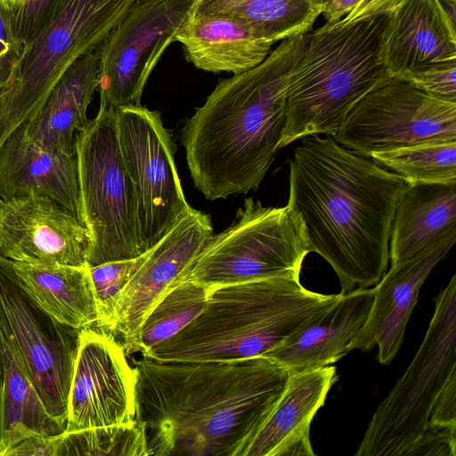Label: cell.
Here are the masks:
<instances>
[{"label": "cell", "mask_w": 456, "mask_h": 456, "mask_svg": "<svg viewBox=\"0 0 456 456\" xmlns=\"http://www.w3.org/2000/svg\"><path fill=\"white\" fill-rule=\"evenodd\" d=\"M135 420L150 455L243 456L289 377L265 356L135 362Z\"/></svg>", "instance_id": "cell-1"}, {"label": "cell", "mask_w": 456, "mask_h": 456, "mask_svg": "<svg viewBox=\"0 0 456 456\" xmlns=\"http://www.w3.org/2000/svg\"><path fill=\"white\" fill-rule=\"evenodd\" d=\"M292 153L288 205L310 251L331 265L340 293L376 284L387 267L395 208L409 183L330 135L303 137Z\"/></svg>", "instance_id": "cell-2"}, {"label": "cell", "mask_w": 456, "mask_h": 456, "mask_svg": "<svg viewBox=\"0 0 456 456\" xmlns=\"http://www.w3.org/2000/svg\"><path fill=\"white\" fill-rule=\"evenodd\" d=\"M305 35L256 67L220 80L181 130L194 186L207 200L257 190L280 150L286 94Z\"/></svg>", "instance_id": "cell-3"}, {"label": "cell", "mask_w": 456, "mask_h": 456, "mask_svg": "<svg viewBox=\"0 0 456 456\" xmlns=\"http://www.w3.org/2000/svg\"><path fill=\"white\" fill-rule=\"evenodd\" d=\"M273 278L209 289L201 313L144 357L231 362L264 356L323 314L339 298Z\"/></svg>", "instance_id": "cell-4"}, {"label": "cell", "mask_w": 456, "mask_h": 456, "mask_svg": "<svg viewBox=\"0 0 456 456\" xmlns=\"http://www.w3.org/2000/svg\"><path fill=\"white\" fill-rule=\"evenodd\" d=\"M390 12L305 33L287 90L280 149L305 136L333 135L361 99L391 78L381 57Z\"/></svg>", "instance_id": "cell-5"}, {"label": "cell", "mask_w": 456, "mask_h": 456, "mask_svg": "<svg viewBox=\"0 0 456 456\" xmlns=\"http://www.w3.org/2000/svg\"><path fill=\"white\" fill-rule=\"evenodd\" d=\"M141 0H67L27 47L10 86L0 96V148L20 126L42 110L66 70L97 50Z\"/></svg>", "instance_id": "cell-6"}, {"label": "cell", "mask_w": 456, "mask_h": 456, "mask_svg": "<svg viewBox=\"0 0 456 456\" xmlns=\"http://www.w3.org/2000/svg\"><path fill=\"white\" fill-rule=\"evenodd\" d=\"M80 222L89 234L87 265L141 256L136 198L120 153L116 110L100 103L76 134Z\"/></svg>", "instance_id": "cell-7"}, {"label": "cell", "mask_w": 456, "mask_h": 456, "mask_svg": "<svg viewBox=\"0 0 456 456\" xmlns=\"http://www.w3.org/2000/svg\"><path fill=\"white\" fill-rule=\"evenodd\" d=\"M303 224L289 206L245 199L235 222L212 235L181 281L208 289L273 278L299 279L310 253Z\"/></svg>", "instance_id": "cell-8"}, {"label": "cell", "mask_w": 456, "mask_h": 456, "mask_svg": "<svg viewBox=\"0 0 456 456\" xmlns=\"http://www.w3.org/2000/svg\"><path fill=\"white\" fill-rule=\"evenodd\" d=\"M425 338L374 411L356 456H403L427 429L434 403L456 371V275L436 297Z\"/></svg>", "instance_id": "cell-9"}, {"label": "cell", "mask_w": 456, "mask_h": 456, "mask_svg": "<svg viewBox=\"0 0 456 456\" xmlns=\"http://www.w3.org/2000/svg\"><path fill=\"white\" fill-rule=\"evenodd\" d=\"M117 134L137 205L142 253L191 208L175 163V144L159 112L129 105L116 110Z\"/></svg>", "instance_id": "cell-10"}, {"label": "cell", "mask_w": 456, "mask_h": 456, "mask_svg": "<svg viewBox=\"0 0 456 456\" xmlns=\"http://www.w3.org/2000/svg\"><path fill=\"white\" fill-rule=\"evenodd\" d=\"M0 328L15 350L50 415L65 428L80 330L42 310L17 284L0 256Z\"/></svg>", "instance_id": "cell-11"}, {"label": "cell", "mask_w": 456, "mask_h": 456, "mask_svg": "<svg viewBox=\"0 0 456 456\" xmlns=\"http://www.w3.org/2000/svg\"><path fill=\"white\" fill-rule=\"evenodd\" d=\"M331 137L367 157L429 141L456 140V102L433 98L391 77L361 99Z\"/></svg>", "instance_id": "cell-12"}, {"label": "cell", "mask_w": 456, "mask_h": 456, "mask_svg": "<svg viewBox=\"0 0 456 456\" xmlns=\"http://www.w3.org/2000/svg\"><path fill=\"white\" fill-rule=\"evenodd\" d=\"M192 0H141L98 48L100 103L140 104L148 78L186 20Z\"/></svg>", "instance_id": "cell-13"}, {"label": "cell", "mask_w": 456, "mask_h": 456, "mask_svg": "<svg viewBox=\"0 0 456 456\" xmlns=\"http://www.w3.org/2000/svg\"><path fill=\"white\" fill-rule=\"evenodd\" d=\"M210 216L191 207L149 250L122 291L110 323L111 334L126 354L137 352L141 326L154 306L180 282L213 235Z\"/></svg>", "instance_id": "cell-14"}, {"label": "cell", "mask_w": 456, "mask_h": 456, "mask_svg": "<svg viewBox=\"0 0 456 456\" xmlns=\"http://www.w3.org/2000/svg\"><path fill=\"white\" fill-rule=\"evenodd\" d=\"M126 355L107 331L80 330L65 431L135 420L136 374Z\"/></svg>", "instance_id": "cell-15"}, {"label": "cell", "mask_w": 456, "mask_h": 456, "mask_svg": "<svg viewBox=\"0 0 456 456\" xmlns=\"http://www.w3.org/2000/svg\"><path fill=\"white\" fill-rule=\"evenodd\" d=\"M89 234L62 205L28 194L0 199V256L13 262L85 266Z\"/></svg>", "instance_id": "cell-16"}, {"label": "cell", "mask_w": 456, "mask_h": 456, "mask_svg": "<svg viewBox=\"0 0 456 456\" xmlns=\"http://www.w3.org/2000/svg\"><path fill=\"white\" fill-rule=\"evenodd\" d=\"M455 241L456 233L447 235L413 256L391 265L376 283L370 312L351 342V350L368 352L378 346L379 363L392 362L403 344L423 283Z\"/></svg>", "instance_id": "cell-17"}, {"label": "cell", "mask_w": 456, "mask_h": 456, "mask_svg": "<svg viewBox=\"0 0 456 456\" xmlns=\"http://www.w3.org/2000/svg\"><path fill=\"white\" fill-rule=\"evenodd\" d=\"M36 194L62 205L80 221L75 153L46 149L28 134L27 122L0 148V199Z\"/></svg>", "instance_id": "cell-18"}, {"label": "cell", "mask_w": 456, "mask_h": 456, "mask_svg": "<svg viewBox=\"0 0 456 456\" xmlns=\"http://www.w3.org/2000/svg\"><path fill=\"white\" fill-rule=\"evenodd\" d=\"M338 379L335 366L290 374L243 456H314L311 422Z\"/></svg>", "instance_id": "cell-19"}, {"label": "cell", "mask_w": 456, "mask_h": 456, "mask_svg": "<svg viewBox=\"0 0 456 456\" xmlns=\"http://www.w3.org/2000/svg\"><path fill=\"white\" fill-rule=\"evenodd\" d=\"M373 297L374 288L340 293L323 314L264 356L289 374L338 362L351 351V342L366 321Z\"/></svg>", "instance_id": "cell-20"}, {"label": "cell", "mask_w": 456, "mask_h": 456, "mask_svg": "<svg viewBox=\"0 0 456 456\" xmlns=\"http://www.w3.org/2000/svg\"><path fill=\"white\" fill-rule=\"evenodd\" d=\"M381 57L391 77L456 61V27L438 0H403L390 12Z\"/></svg>", "instance_id": "cell-21"}, {"label": "cell", "mask_w": 456, "mask_h": 456, "mask_svg": "<svg viewBox=\"0 0 456 456\" xmlns=\"http://www.w3.org/2000/svg\"><path fill=\"white\" fill-rule=\"evenodd\" d=\"M196 68L233 75L261 63L273 42L255 36L239 21L221 15L187 17L175 36Z\"/></svg>", "instance_id": "cell-22"}, {"label": "cell", "mask_w": 456, "mask_h": 456, "mask_svg": "<svg viewBox=\"0 0 456 456\" xmlns=\"http://www.w3.org/2000/svg\"><path fill=\"white\" fill-rule=\"evenodd\" d=\"M98 49L81 56L62 75L42 110L27 122L28 136L49 150L75 153V136L88 122L87 109L98 86Z\"/></svg>", "instance_id": "cell-23"}, {"label": "cell", "mask_w": 456, "mask_h": 456, "mask_svg": "<svg viewBox=\"0 0 456 456\" xmlns=\"http://www.w3.org/2000/svg\"><path fill=\"white\" fill-rule=\"evenodd\" d=\"M452 233H456V183L409 184L394 216L391 265Z\"/></svg>", "instance_id": "cell-24"}, {"label": "cell", "mask_w": 456, "mask_h": 456, "mask_svg": "<svg viewBox=\"0 0 456 456\" xmlns=\"http://www.w3.org/2000/svg\"><path fill=\"white\" fill-rule=\"evenodd\" d=\"M20 289L58 322L76 330L98 320L88 265H37L10 260Z\"/></svg>", "instance_id": "cell-25"}, {"label": "cell", "mask_w": 456, "mask_h": 456, "mask_svg": "<svg viewBox=\"0 0 456 456\" xmlns=\"http://www.w3.org/2000/svg\"><path fill=\"white\" fill-rule=\"evenodd\" d=\"M64 429L46 410L0 328V456L30 436H53Z\"/></svg>", "instance_id": "cell-26"}, {"label": "cell", "mask_w": 456, "mask_h": 456, "mask_svg": "<svg viewBox=\"0 0 456 456\" xmlns=\"http://www.w3.org/2000/svg\"><path fill=\"white\" fill-rule=\"evenodd\" d=\"M322 10L312 0H192L189 16L229 17L275 44L309 32Z\"/></svg>", "instance_id": "cell-27"}, {"label": "cell", "mask_w": 456, "mask_h": 456, "mask_svg": "<svg viewBox=\"0 0 456 456\" xmlns=\"http://www.w3.org/2000/svg\"><path fill=\"white\" fill-rule=\"evenodd\" d=\"M370 158L411 183H456V140H436L373 152Z\"/></svg>", "instance_id": "cell-28"}, {"label": "cell", "mask_w": 456, "mask_h": 456, "mask_svg": "<svg viewBox=\"0 0 456 456\" xmlns=\"http://www.w3.org/2000/svg\"><path fill=\"white\" fill-rule=\"evenodd\" d=\"M209 289L185 281L176 284L144 319L137 339L142 355L184 329L204 309Z\"/></svg>", "instance_id": "cell-29"}, {"label": "cell", "mask_w": 456, "mask_h": 456, "mask_svg": "<svg viewBox=\"0 0 456 456\" xmlns=\"http://www.w3.org/2000/svg\"><path fill=\"white\" fill-rule=\"evenodd\" d=\"M149 456L144 427L129 423L62 431L58 456Z\"/></svg>", "instance_id": "cell-30"}, {"label": "cell", "mask_w": 456, "mask_h": 456, "mask_svg": "<svg viewBox=\"0 0 456 456\" xmlns=\"http://www.w3.org/2000/svg\"><path fill=\"white\" fill-rule=\"evenodd\" d=\"M146 252L131 259L88 265L97 307L98 320L94 324L97 328L104 330L110 323L118 300L133 274L143 262Z\"/></svg>", "instance_id": "cell-31"}, {"label": "cell", "mask_w": 456, "mask_h": 456, "mask_svg": "<svg viewBox=\"0 0 456 456\" xmlns=\"http://www.w3.org/2000/svg\"><path fill=\"white\" fill-rule=\"evenodd\" d=\"M67 0H22L8 12L12 34L23 47L30 45L59 12Z\"/></svg>", "instance_id": "cell-32"}, {"label": "cell", "mask_w": 456, "mask_h": 456, "mask_svg": "<svg viewBox=\"0 0 456 456\" xmlns=\"http://www.w3.org/2000/svg\"><path fill=\"white\" fill-rule=\"evenodd\" d=\"M396 78L411 84L433 98L456 102V61L423 67Z\"/></svg>", "instance_id": "cell-33"}, {"label": "cell", "mask_w": 456, "mask_h": 456, "mask_svg": "<svg viewBox=\"0 0 456 456\" xmlns=\"http://www.w3.org/2000/svg\"><path fill=\"white\" fill-rule=\"evenodd\" d=\"M456 429L428 426L403 456H456Z\"/></svg>", "instance_id": "cell-34"}, {"label": "cell", "mask_w": 456, "mask_h": 456, "mask_svg": "<svg viewBox=\"0 0 456 456\" xmlns=\"http://www.w3.org/2000/svg\"><path fill=\"white\" fill-rule=\"evenodd\" d=\"M23 50L12 34L8 11L0 4V96L8 89Z\"/></svg>", "instance_id": "cell-35"}, {"label": "cell", "mask_w": 456, "mask_h": 456, "mask_svg": "<svg viewBox=\"0 0 456 456\" xmlns=\"http://www.w3.org/2000/svg\"><path fill=\"white\" fill-rule=\"evenodd\" d=\"M428 426L456 429V371L452 373L436 397Z\"/></svg>", "instance_id": "cell-36"}, {"label": "cell", "mask_w": 456, "mask_h": 456, "mask_svg": "<svg viewBox=\"0 0 456 456\" xmlns=\"http://www.w3.org/2000/svg\"><path fill=\"white\" fill-rule=\"evenodd\" d=\"M61 434L30 436L12 447L4 456H58Z\"/></svg>", "instance_id": "cell-37"}, {"label": "cell", "mask_w": 456, "mask_h": 456, "mask_svg": "<svg viewBox=\"0 0 456 456\" xmlns=\"http://www.w3.org/2000/svg\"><path fill=\"white\" fill-rule=\"evenodd\" d=\"M403 1V0H361L349 13L339 21L336 22V24H347L359 19L392 11Z\"/></svg>", "instance_id": "cell-38"}, {"label": "cell", "mask_w": 456, "mask_h": 456, "mask_svg": "<svg viewBox=\"0 0 456 456\" xmlns=\"http://www.w3.org/2000/svg\"><path fill=\"white\" fill-rule=\"evenodd\" d=\"M361 0H328L323 5L322 14L326 22L331 25L349 13Z\"/></svg>", "instance_id": "cell-39"}, {"label": "cell", "mask_w": 456, "mask_h": 456, "mask_svg": "<svg viewBox=\"0 0 456 456\" xmlns=\"http://www.w3.org/2000/svg\"><path fill=\"white\" fill-rule=\"evenodd\" d=\"M22 0H0L1 5L8 12L17 8Z\"/></svg>", "instance_id": "cell-40"}, {"label": "cell", "mask_w": 456, "mask_h": 456, "mask_svg": "<svg viewBox=\"0 0 456 456\" xmlns=\"http://www.w3.org/2000/svg\"><path fill=\"white\" fill-rule=\"evenodd\" d=\"M314 4L321 6L322 8V5L328 1V0H312Z\"/></svg>", "instance_id": "cell-41"}]
</instances>
